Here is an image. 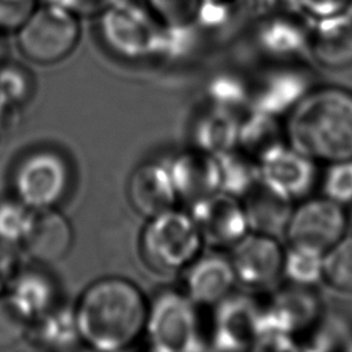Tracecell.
<instances>
[{"label": "cell", "instance_id": "cell-1", "mask_svg": "<svg viewBox=\"0 0 352 352\" xmlns=\"http://www.w3.org/2000/svg\"><path fill=\"white\" fill-rule=\"evenodd\" d=\"M148 304L140 289L120 276L89 285L76 305L82 342L96 351L129 346L146 327Z\"/></svg>", "mask_w": 352, "mask_h": 352}, {"label": "cell", "instance_id": "cell-2", "mask_svg": "<svg viewBox=\"0 0 352 352\" xmlns=\"http://www.w3.org/2000/svg\"><path fill=\"white\" fill-rule=\"evenodd\" d=\"M290 147L315 162L352 160V92L324 87L308 92L285 125Z\"/></svg>", "mask_w": 352, "mask_h": 352}, {"label": "cell", "instance_id": "cell-3", "mask_svg": "<svg viewBox=\"0 0 352 352\" xmlns=\"http://www.w3.org/2000/svg\"><path fill=\"white\" fill-rule=\"evenodd\" d=\"M202 243L191 216L175 208L150 217L140 239L143 258L160 272L186 268L199 256Z\"/></svg>", "mask_w": 352, "mask_h": 352}, {"label": "cell", "instance_id": "cell-4", "mask_svg": "<svg viewBox=\"0 0 352 352\" xmlns=\"http://www.w3.org/2000/svg\"><path fill=\"white\" fill-rule=\"evenodd\" d=\"M195 304L186 293L165 290L148 304L146 330L160 352H195L205 348Z\"/></svg>", "mask_w": 352, "mask_h": 352}, {"label": "cell", "instance_id": "cell-5", "mask_svg": "<svg viewBox=\"0 0 352 352\" xmlns=\"http://www.w3.org/2000/svg\"><path fill=\"white\" fill-rule=\"evenodd\" d=\"M80 37L77 16L56 3L36 7L16 30L22 54L37 63H55L66 58Z\"/></svg>", "mask_w": 352, "mask_h": 352}, {"label": "cell", "instance_id": "cell-6", "mask_svg": "<svg viewBox=\"0 0 352 352\" xmlns=\"http://www.w3.org/2000/svg\"><path fill=\"white\" fill-rule=\"evenodd\" d=\"M162 29L148 8L129 0L118 1L100 14L99 30L104 45L125 59L158 55Z\"/></svg>", "mask_w": 352, "mask_h": 352}, {"label": "cell", "instance_id": "cell-7", "mask_svg": "<svg viewBox=\"0 0 352 352\" xmlns=\"http://www.w3.org/2000/svg\"><path fill=\"white\" fill-rule=\"evenodd\" d=\"M346 221L341 204L326 197L312 198L293 208L285 235L290 248L323 256L345 236Z\"/></svg>", "mask_w": 352, "mask_h": 352}, {"label": "cell", "instance_id": "cell-8", "mask_svg": "<svg viewBox=\"0 0 352 352\" xmlns=\"http://www.w3.org/2000/svg\"><path fill=\"white\" fill-rule=\"evenodd\" d=\"M70 172L65 158L50 150L25 157L14 176L16 197L32 209L52 208L69 187Z\"/></svg>", "mask_w": 352, "mask_h": 352}, {"label": "cell", "instance_id": "cell-9", "mask_svg": "<svg viewBox=\"0 0 352 352\" xmlns=\"http://www.w3.org/2000/svg\"><path fill=\"white\" fill-rule=\"evenodd\" d=\"M236 282L249 290H265L283 275L285 252L276 236L249 231L231 246Z\"/></svg>", "mask_w": 352, "mask_h": 352}, {"label": "cell", "instance_id": "cell-10", "mask_svg": "<svg viewBox=\"0 0 352 352\" xmlns=\"http://www.w3.org/2000/svg\"><path fill=\"white\" fill-rule=\"evenodd\" d=\"M263 305L248 293L231 292L214 305L212 348L217 351L253 349L258 336Z\"/></svg>", "mask_w": 352, "mask_h": 352}, {"label": "cell", "instance_id": "cell-11", "mask_svg": "<svg viewBox=\"0 0 352 352\" xmlns=\"http://www.w3.org/2000/svg\"><path fill=\"white\" fill-rule=\"evenodd\" d=\"M190 206L188 214L206 245L231 248L250 231L241 199L224 191L219 190Z\"/></svg>", "mask_w": 352, "mask_h": 352}, {"label": "cell", "instance_id": "cell-12", "mask_svg": "<svg viewBox=\"0 0 352 352\" xmlns=\"http://www.w3.org/2000/svg\"><path fill=\"white\" fill-rule=\"evenodd\" d=\"M322 304L314 286L292 283L279 289L263 305L258 334L278 331L294 337L307 331L320 318ZM258 337V336H257Z\"/></svg>", "mask_w": 352, "mask_h": 352}, {"label": "cell", "instance_id": "cell-13", "mask_svg": "<svg viewBox=\"0 0 352 352\" xmlns=\"http://www.w3.org/2000/svg\"><path fill=\"white\" fill-rule=\"evenodd\" d=\"M261 180L290 199L308 195L318 179L315 161L290 146H282L260 161Z\"/></svg>", "mask_w": 352, "mask_h": 352}, {"label": "cell", "instance_id": "cell-14", "mask_svg": "<svg viewBox=\"0 0 352 352\" xmlns=\"http://www.w3.org/2000/svg\"><path fill=\"white\" fill-rule=\"evenodd\" d=\"M236 283L230 256L208 253L197 256L184 274V293L195 305H216Z\"/></svg>", "mask_w": 352, "mask_h": 352}, {"label": "cell", "instance_id": "cell-15", "mask_svg": "<svg viewBox=\"0 0 352 352\" xmlns=\"http://www.w3.org/2000/svg\"><path fill=\"white\" fill-rule=\"evenodd\" d=\"M168 168L177 198L188 204L220 190L216 155L198 147L177 154Z\"/></svg>", "mask_w": 352, "mask_h": 352}, {"label": "cell", "instance_id": "cell-16", "mask_svg": "<svg viewBox=\"0 0 352 352\" xmlns=\"http://www.w3.org/2000/svg\"><path fill=\"white\" fill-rule=\"evenodd\" d=\"M73 231L69 220L52 208L34 209L22 249L29 258L50 264L60 260L70 249Z\"/></svg>", "mask_w": 352, "mask_h": 352}, {"label": "cell", "instance_id": "cell-17", "mask_svg": "<svg viewBox=\"0 0 352 352\" xmlns=\"http://www.w3.org/2000/svg\"><path fill=\"white\" fill-rule=\"evenodd\" d=\"M128 195L133 208L147 219L173 209L177 201L169 168L158 162L142 164L132 172Z\"/></svg>", "mask_w": 352, "mask_h": 352}, {"label": "cell", "instance_id": "cell-18", "mask_svg": "<svg viewBox=\"0 0 352 352\" xmlns=\"http://www.w3.org/2000/svg\"><path fill=\"white\" fill-rule=\"evenodd\" d=\"M308 77L298 69H278L250 88L249 109L279 116L290 111L307 94Z\"/></svg>", "mask_w": 352, "mask_h": 352}, {"label": "cell", "instance_id": "cell-19", "mask_svg": "<svg viewBox=\"0 0 352 352\" xmlns=\"http://www.w3.org/2000/svg\"><path fill=\"white\" fill-rule=\"evenodd\" d=\"M308 48L315 60L331 70L352 66V16L336 14L320 18L308 40Z\"/></svg>", "mask_w": 352, "mask_h": 352}, {"label": "cell", "instance_id": "cell-20", "mask_svg": "<svg viewBox=\"0 0 352 352\" xmlns=\"http://www.w3.org/2000/svg\"><path fill=\"white\" fill-rule=\"evenodd\" d=\"M249 230L272 236L285 234L293 212V199L272 188L261 179L241 199Z\"/></svg>", "mask_w": 352, "mask_h": 352}, {"label": "cell", "instance_id": "cell-21", "mask_svg": "<svg viewBox=\"0 0 352 352\" xmlns=\"http://www.w3.org/2000/svg\"><path fill=\"white\" fill-rule=\"evenodd\" d=\"M26 338L40 349L70 351L77 348L82 340L78 330L76 307L54 304L29 322Z\"/></svg>", "mask_w": 352, "mask_h": 352}, {"label": "cell", "instance_id": "cell-22", "mask_svg": "<svg viewBox=\"0 0 352 352\" xmlns=\"http://www.w3.org/2000/svg\"><path fill=\"white\" fill-rule=\"evenodd\" d=\"M285 126L276 116L249 109L248 114L239 120L236 147L256 158L258 164L268 154L285 146Z\"/></svg>", "mask_w": 352, "mask_h": 352}, {"label": "cell", "instance_id": "cell-23", "mask_svg": "<svg viewBox=\"0 0 352 352\" xmlns=\"http://www.w3.org/2000/svg\"><path fill=\"white\" fill-rule=\"evenodd\" d=\"M239 118L235 111L212 106L195 122L194 147L219 155L238 146Z\"/></svg>", "mask_w": 352, "mask_h": 352}, {"label": "cell", "instance_id": "cell-24", "mask_svg": "<svg viewBox=\"0 0 352 352\" xmlns=\"http://www.w3.org/2000/svg\"><path fill=\"white\" fill-rule=\"evenodd\" d=\"M7 294L30 320L58 302L52 278L44 271L30 267L18 275Z\"/></svg>", "mask_w": 352, "mask_h": 352}, {"label": "cell", "instance_id": "cell-25", "mask_svg": "<svg viewBox=\"0 0 352 352\" xmlns=\"http://www.w3.org/2000/svg\"><path fill=\"white\" fill-rule=\"evenodd\" d=\"M220 175V191L242 199L261 179L256 158L235 147L216 155Z\"/></svg>", "mask_w": 352, "mask_h": 352}, {"label": "cell", "instance_id": "cell-26", "mask_svg": "<svg viewBox=\"0 0 352 352\" xmlns=\"http://www.w3.org/2000/svg\"><path fill=\"white\" fill-rule=\"evenodd\" d=\"M260 47L272 56L287 58L298 54L308 40L301 33V29L297 28L287 19L274 21L267 23L260 36Z\"/></svg>", "mask_w": 352, "mask_h": 352}, {"label": "cell", "instance_id": "cell-27", "mask_svg": "<svg viewBox=\"0 0 352 352\" xmlns=\"http://www.w3.org/2000/svg\"><path fill=\"white\" fill-rule=\"evenodd\" d=\"M322 279L334 290L352 293V236H342L323 254Z\"/></svg>", "mask_w": 352, "mask_h": 352}, {"label": "cell", "instance_id": "cell-28", "mask_svg": "<svg viewBox=\"0 0 352 352\" xmlns=\"http://www.w3.org/2000/svg\"><path fill=\"white\" fill-rule=\"evenodd\" d=\"M34 209L23 204L19 198L0 201V241L10 246L23 243Z\"/></svg>", "mask_w": 352, "mask_h": 352}, {"label": "cell", "instance_id": "cell-29", "mask_svg": "<svg viewBox=\"0 0 352 352\" xmlns=\"http://www.w3.org/2000/svg\"><path fill=\"white\" fill-rule=\"evenodd\" d=\"M208 96L212 106L235 111L236 109L249 104L250 88L241 77L223 73L210 80L208 85Z\"/></svg>", "mask_w": 352, "mask_h": 352}, {"label": "cell", "instance_id": "cell-30", "mask_svg": "<svg viewBox=\"0 0 352 352\" xmlns=\"http://www.w3.org/2000/svg\"><path fill=\"white\" fill-rule=\"evenodd\" d=\"M322 260L323 256L289 248L283 260V275L289 282L304 286H315L322 279Z\"/></svg>", "mask_w": 352, "mask_h": 352}, {"label": "cell", "instance_id": "cell-31", "mask_svg": "<svg viewBox=\"0 0 352 352\" xmlns=\"http://www.w3.org/2000/svg\"><path fill=\"white\" fill-rule=\"evenodd\" d=\"M204 0H147V8L162 26H190Z\"/></svg>", "mask_w": 352, "mask_h": 352}, {"label": "cell", "instance_id": "cell-32", "mask_svg": "<svg viewBox=\"0 0 352 352\" xmlns=\"http://www.w3.org/2000/svg\"><path fill=\"white\" fill-rule=\"evenodd\" d=\"M32 91V80L25 67L10 62L0 66V104L18 107Z\"/></svg>", "mask_w": 352, "mask_h": 352}, {"label": "cell", "instance_id": "cell-33", "mask_svg": "<svg viewBox=\"0 0 352 352\" xmlns=\"http://www.w3.org/2000/svg\"><path fill=\"white\" fill-rule=\"evenodd\" d=\"M29 322L8 294H0V349L11 348L26 338Z\"/></svg>", "mask_w": 352, "mask_h": 352}, {"label": "cell", "instance_id": "cell-34", "mask_svg": "<svg viewBox=\"0 0 352 352\" xmlns=\"http://www.w3.org/2000/svg\"><path fill=\"white\" fill-rule=\"evenodd\" d=\"M322 191L323 197L341 205L352 202V160L327 164Z\"/></svg>", "mask_w": 352, "mask_h": 352}, {"label": "cell", "instance_id": "cell-35", "mask_svg": "<svg viewBox=\"0 0 352 352\" xmlns=\"http://www.w3.org/2000/svg\"><path fill=\"white\" fill-rule=\"evenodd\" d=\"M36 7V0H0V33L16 32Z\"/></svg>", "mask_w": 352, "mask_h": 352}, {"label": "cell", "instance_id": "cell-36", "mask_svg": "<svg viewBox=\"0 0 352 352\" xmlns=\"http://www.w3.org/2000/svg\"><path fill=\"white\" fill-rule=\"evenodd\" d=\"M25 250L12 248L0 250V294H7L18 275L28 267Z\"/></svg>", "mask_w": 352, "mask_h": 352}, {"label": "cell", "instance_id": "cell-37", "mask_svg": "<svg viewBox=\"0 0 352 352\" xmlns=\"http://www.w3.org/2000/svg\"><path fill=\"white\" fill-rule=\"evenodd\" d=\"M60 7L69 10L76 16H91L100 15L104 10L113 4L124 0H51Z\"/></svg>", "mask_w": 352, "mask_h": 352}, {"label": "cell", "instance_id": "cell-38", "mask_svg": "<svg viewBox=\"0 0 352 352\" xmlns=\"http://www.w3.org/2000/svg\"><path fill=\"white\" fill-rule=\"evenodd\" d=\"M300 4L311 14L324 18L342 12L352 0H298Z\"/></svg>", "mask_w": 352, "mask_h": 352}, {"label": "cell", "instance_id": "cell-39", "mask_svg": "<svg viewBox=\"0 0 352 352\" xmlns=\"http://www.w3.org/2000/svg\"><path fill=\"white\" fill-rule=\"evenodd\" d=\"M0 36H1V33H0ZM1 55H3V43H1V37H0V58H1Z\"/></svg>", "mask_w": 352, "mask_h": 352}, {"label": "cell", "instance_id": "cell-40", "mask_svg": "<svg viewBox=\"0 0 352 352\" xmlns=\"http://www.w3.org/2000/svg\"><path fill=\"white\" fill-rule=\"evenodd\" d=\"M220 1H227V0H220Z\"/></svg>", "mask_w": 352, "mask_h": 352}]
</instances>
